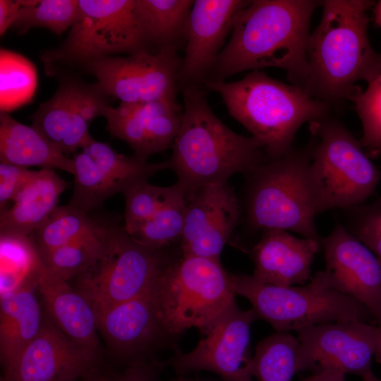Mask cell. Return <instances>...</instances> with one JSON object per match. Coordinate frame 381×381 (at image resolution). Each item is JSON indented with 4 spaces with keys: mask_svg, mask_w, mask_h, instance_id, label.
<instances>
[{
    "mask_svg": "<svg viewBox=\"0 0 381 381\" xmlns=\"http://www.w3.org/2000/svg\"><path fill=\"white\" fill-rule=\"evenodd\" d=\"M148 42L135 0H78V11L64 42L42 56L47 74L59 64L88 62L147 49Z\"/></svg>",
    "mask_w": 381,
    "mask_h": 381,
    "instance_id": "9c48e42d",
    "label": "cell"
},
{
    "mask_svg": "<svg viewBox=\"0 0 381 381\" xmlns=\"http://www.w3.org/2000/svg\"><path fill=\"white\" fill-rule=\"evenodd\" d=\"M136 12L147 41L159 49L176 47L185 35L191 0H135Z\"/></svg>",
    "mask_w": 381,
    "mask_h": 381,
    "instance_id": "d4e9b609",
    "label": "cell"
},
{
    "mask_svg": "<svg viewBox=\"0 0 381 381\" xmlns=\"http://www.w3.org/2000/svg\"><path fill=\"white\" fill-rule=\"evenodd\" d=\"M102 116L110 134L125 141L135 156L147 161L154 154L136 103L121 102L116 107L109 104Z\"/></svg>",
    "mask_w": 381,
    "mask_h": 381,
    "instance_id": "d590c367",
    "label": "cell"
},
{
    "mask_svg": "<svg viewBox=\"0 0 381 381\" xmlns=\"http://www.w3.org/2000/svg\"><path fill=\"white\" fill-rule=\"evenodd\" d=\"M353 102L363 127L360 143L369 157L381 155V73Z\"/></svg>",
    "mask_w": 381,
    "mask_h": 381,
    "instance_id": "8d00e7d4",
    "label": "cell"
},
{
    "mask_svg": "<svg viewBox=\"0 0 381 381\" xmlns=\"http://www.w3.org/2000/svg\"><path fill=\"white\" fill-rule=\"evenodd\" d=\"M298 342L289 332H277L261 340L251 359L256 381H291L298 373Z\"/></svg>",
    "mask_w": 381,
    "mask_h": 381,
    "instance_id": "4316f807",
    "label": "cell"
},
{
    "mask_svg": "<svg viewBox=\"0 0 381 381\" xmlns=\"http://www.w3.org/2000/svg\"><path fill=\"white\" fill-rule=\"evenodd\" d=\"M309 123L315 139L310 177L317 213L362 205L379 183V169L338 121L327 116Z\"/></svg>",
    "mask_w": 381,
    "mask_h": 381,
    "instance_id": "8992f818",
    "label": "cell"
},
{
    "mask_svg": "<svg viewBox=\"0 0 381 381\" xmlns=\"http://www.w3.org/2000/svg\"><path fill=\"white\" fill-rule=\"evenodd\" d=\"M374 14L375 23L381 28V0L375 4Z\"/></svg>",
    "mask_w": 381,
    "mask_h": 381,
    "instance_id": "bcb514c9",
    "label": "cell"
},
{
    "mask_svg": "<svg viewBox=\"0 0 381 381\" xmlns=\"http://www.w3.org/2000/svg\"><path fill=\"white\" fill-rule=\"evenodd\" d=\"M164 333L195 327L207 334L236 304L228 274L219 260L184 256L171 261L154 288Z\"/></svg>",
    "mask_w": 381,
    "mask_h": 381,
    "instance_id": "5b68a950",
    "label": "cell"
},
{
    "mask_svg": "<svg viewBox=\"0 0 381 381\" xmlns=\"http://www.w3.org/2000/svg\"><path fill=\"white\" fill-rule=\"evenodd\" d=\"M1 296L28 282L40 257L33 236L0 234Z\"/></svg>",
    "mask_w": 381,
    "mask_h": 381,
    "instance_id": "f546056e",
    "label": "cell"
},
{
    "mask_svg": "<svg viewBox=\"0 0 381 381\" xmlns=\"http://www.w3.org/2000/svg\"><path fill=\"white\" fill-rule=\"evenodd\" d=\"M231 116L262 144L265 162L292 150L294 138L306 122L327 116L330 106L305 90L275 80L259 70L233 82L206 80Z\"/></svg>",
    "mask_w": 381,
    "mask_h": 381,
    "instance_id": "277c9868",
    "label": "cell"
},
{
    "mask_svg": "<svg viewBox=\"0 0 381 381\" xmlns=\"http://www.w3.org/2000/svg\"><path fill=\"white\" fill-rule=\"evenodd\" d=\"M177 381H189V380H179Z\"/></svg>",
    "mask_w": 381,
    "mask_h": 381,
    "instance_id": "c3c4849f",
    "label": "cell"
},
{
    "mask_svg": "<svg viewBox=\"0 0 381 381\" xmlns=\"http://www.w3.org/2000/svg\"><path fill=\"white\" fill-rule=\"evenodd\" d=\"M183 102L181 126L168 162L187 201L202 187L227 182L236 174H250L265 162L260 142L226 126L198 86L184 87Z\"/></svg>",
    "mask_w": 381,
    "mask_h": 381,
    "instance_id": "3957f363",
    "label": "cell"
},
{
    "mask_svg": "<svg viewBox=\"0 0 381 381\" xmlns=\"http://www.w3.org/2000/svg\"><path fill=\"white\" fill-rule=\"evenodd\" d=\"M314 371L313 374L304 378L303 381H346V375L337 370L319 369Z\"/></svg>",
    "mask_w": 381,
    "mask_h": 381,
    "instance_id": "b9f144b4",
    "label": "cell"
},
{
    "mask_svg": "<svg viewBox=\"0 0 381 381\" xmlns=\"http://www.w3.org/2000/svg\"><path fill=\"white\" fill-rule=\"evenodd\" d=\"M154 288L96 314L98 332L115 353L133 355L164 333Z\"/></svg>",
    "mask_w": 381,
    "mask_h": 381,
    "instance_id": "44dd1931",
    "label": "cell"
},
{
    "mask_svg": "<svg viewBox=\"0 0 381 381\" xmlns=\"http://www.w3.org/2000/svg\"><path fill=\"white\" fill-rule=\"evenodd\" d=\"M106 226L68 204L57 206L32 234L38 250L59 247L97 233Z\"/></svg>",
    "mask_w": 381,
    "mask_h": 381,
    "instance_id": "83f0119b",
    "label": "cell"
},
{
    "mask_svg": "<svg viewBox=\"0 0 381 381\" xmlns=\"http://www.w3.org/2000/svg\"><path fill=\"white\" fill-rule=\"evenodd\" d=\"M311 146L291 150L263 163L250 175L247 215L258 229L291 231L321 240L315 224L317 213L310 177Z\"/></svg>",
    "mask_w": 381,
    "mask_h": 381,
    "instance_id": "52a82bcc",
    "label": "cell"
},
{
    "mask_svg": "<svg viewBox=\"0 0 381 381\" xmlns=\"http://www.w3.org/2000/svg\"><path fill=\"white\" fill-rule=\"evenodd\" d=\"M376 350L375 354V361L381 364V326L375 328Z\"/></svg>",
    "mask_w": 381,
    "mask_h": 381,
    "instance_id": "f6af8a7d",
    "label": "cell"
},
{
    "mask_svg": "<svg viewBox=\"0 0 381 381\" xmlns=\"http://www.w3.org/2000/svg\"><path fill=\"white\" fill-rule=\"evenodd\" d=\"M34 173V170H30L26 167L4 162L0 163L1 212L5 210V206L8 202L14 200Z\"/></svg>",
    "mask_w": 381,
    "mask_h": 381,
    "instance_id": "f35d334b",
    "label": "cell"
},
{
    "mask_svg": "<svg viewBox=\"0 0 381 381\" xmlns=\"http://www.w3.org/2000/svg\"><path fill=\"white\" fill-rule=\"evenodd\" d=\"M136 104L153 153L171 147L181 128L183 112L176 98Z\"/></svg>",
    "mask_w": 381,
    "mask_h": 381,
    "instance_id": "836d02e7",
    "label": "cell"
},
{
    "mask_svg": "<svg viewBox=\"0 0 381 381\" xmlns=\"http://www.w3.org/2000/svg\"><path fill=\"white\" fill-rule=\"evenodd\" d=\"M90 373L80 370H70L59 375L52 381H76L79 377H83Z\"/></svg>",
    "mask_w": 381,
    "mask_h": 381,
    "instance_id": "ee69618b",
    "label": "cell"
},
{
    "mask_svg": "<svg viewBox=\"0 0 381 381\" xmlns=\"http://www.w3.org/2000/svg\"><path fill=\"white\" fill-rule=\"evenodd\" d=\"M345 210L349 217L345 228L381 260V198Z\"/></svg>",
    "mask_w": 381,
    "mask_h": 381,
    "instance_id": "74e56055",
    "label": "cell"
},
{
    "mask_svg": "<svg viewBox=\"0 0 381 381\" xmlns=\"http://www.w3.org/2000/svg\"><path fill=\"white\" fill-rule=\"evenodd\" d=\"M176 47L152 53L142 49L127 56H109L85 64L106 95L123 103L176 98L181 65Z\"/></svg>",
    "mask_w": 381,
    "mask_h": 381,
    "instance_id": "8fae6325",
    "label": "cell"
},
{
    "mask_svg": "<svg viewBox=\"0 0 381 381\" xmlns=\"http://www.w3.org/2000/svg\"><path fill=\"white\" fill-rule=\"evenodd\" d=\"M181 191L176 183L163 187L151 185L147 181L130 188L123 193L126 204L123 229L127 234L131 233Z\"/></svg>",
    "mask_w": 381,
    "mask_h": 381,
    "instance_id": "e575fe53",
    "label": "cell"
},
{
    "mask_svg": "<svg viewBox=\"0 0 381 381\" xmlns=\"http://www.w3.org/2000/svg\"><path fill=\"white\" fill-rule=\"evenodd\" d=\"M83 381H114L116 377L101 372L98 368L87 374Z\"/></svg>",
    "mask_w": 381,
    "mask_h": 381,
    "instance_id": "7bdbcfd3",
    "label": "cell"
},
{
    "mask_svg": "<svg viewBox=\"0 0 381 381\" xmlns=\"http://www.w3.org/2000/svg\"><path fill=\"white\" fill-rule=\"evenodd\" d=\"M80 85L76 80H64L54 95L42 103L30 117L32 126L61 150L76 109Z\"/></svg>",
    "mask_w": 381,
    "mask_h": 381,
    "instance_id": "f1b7e54d",
    "label": "cell"
},
{
    "mask_svg": "<svg viewBox=\"0 0 381 381\" xmlns=\"http://www.w3.org/2000/svg\"><path fill=\"white\" fill-rule=\"evenodd\" d=\"M35 276L43 308L52 321L69 339L98 356L97 318L90 303L41 258Z\"/></svg>",
    "mask_w": 381,
    "mask_h": 381,
    "instance_id": "ffe728a7",
    "label": "cell"
},
{
    "mask_svg": "<svg viewBox=\"0 0 381 381\" xmlns=\"http://www.w3.org/2000/svg\"><path fill=\"white\" fill-rule=\"evenodd\" d=\"M98 356L69 339L44 309L37 337L8 367L1 381H52L64 373L98 368Z\"/></svg>",
    "mask_w": 381,
    "mask_h": 381,
    "instance_id": "ac0fdd59",
    "label": "cell"
},
{
    "mask_svg": "<svg viewBox=\"0 0 381 381\" xmlns=\"http://www.w3.org/2000/svg\"><path fill=\"white\" fill-rule=\"evenodd\" d=\"M171 261L162 249L136 241L123 227H111L102 255L73 287L96 315L153 289Z\"/></svg>",
    "mask_w": 381,
    "mask_h": 381,
    "instance_id": "30bf717a",
    "label": "cell"
},
{
    "mask_svg": "<svg viewBox=\"0 0 381 381\" xmlns=\"http://www.w3.org/2000/svg\"><path fill=\"white\" fill-rule=\"evenodd\" d=\"M22 6L21 0H0V35L12 27Z\"/></svg>",
    "mask_w": 381,
    "mask_h": 381,
    "instance_id": "60d3db41",
    "label": "cell"
},
{
    "mask_svg": "<svg viewBox=\"0 0 381 381\" xmlns=\"http://www.w3.org/2000/svg\"><path fill=\"white\" fill-rule=\"evenodd\" d=\"M66 186L54 169L35 171L12 206L1 212L0 234L32 236L58 206Z\"/></svg>",
    "mask_w": 381,
    "mask_h": 381,
    "instance_id": "7402d4cb",
    "label": "cell"
},
{
    "mask_svg": "<svg viewBox=\"0 0 381 381\" xmlns=\"http://www.w3.org/2000/svg\"><path fill=\"white\" fill-rule=\"evenodd\" d=\"M73 159L75 179L68 204L87 214L110 197L123 194L157 172L170 168L168 160L150 163L135 155L119 153L109 144L95 139L75 153Z\"/></svg>",
    "mask_w": 381,
    "mask_h": 381,
    "instance_id": "7c38bea8",
    "label": "cell"
},
{
    "mask_svg": "<svg viewBox=\"0 0 381 381\" xmlns=\"http://www.w3.org/2000/svg\"><path fill=\"white\" fill-rule=\"evenodd\" d=\"M361 379L363 381H381V379L375 375L373 370H369L365 373Z\"/></svg>",
    "mask_w": 381,
    "mask_h": 381,
    "instance_id": "7dc6e473",
    "label": "cell"
},
{
    "mask_svg": "<svg viewBox=\"0 0 381 381\" xmlns=\"http://www.w3.org/2000/svg\"><path fill=\"white\" fill-rule=\"evenodd\" d=\"M321 245L324 282L363 304L381 326V260L340 223Z\"/></svg>",
    "mask_w": 381,
    "mask_h": 381,
    "instance_id": "9a60e30c",
    "label": "cell"
},
{
    "mask_svg": "<svg viewBox=\"0 0 381 381\" xmlns=\"http://www.w3.org/2000/svg\"><path fill=\"white\" fill-rule=\"evenodd\" d=\"M37 85V71L33 64L19 54L1 49V113H8L30 102Z\"/></svg>",
    "mask_w": 381,
    "mask_h": 381,
    "instance_id": "4dcf8cb0",
    "label": "cell"
},
{
    "mask_svg": "<svg viewBox=\"0 0 381 381\" xmlns=\"http://www.w3.org/2000/svg\"><path fill=\"white\" fill-rule=\"evenodd\" d=\"M321 240L298 238L282 229L264 230L252 250V276L261 282L277 286L303 285L310 278L311 266Z\"/></svg>",
    "mask_w": 381,
    "mask_h": 381,
    "instance_id": "d6986e66",
    "label": "cell"
},
{
    "mask_svg": "<svg viewBox=\"0 0 381 381\" xmlns=\"http://www.w3.org/2000/svg\"><path fill=\"white\" fill-rule=\"evenodd\" d=\"M322 1L254 0L237 16L229 42L208 80H224L244 71L275 67L303 89L308 75L306 47L310 18Z\"/></svg>",
    "mask_w": 381,
    "mask_h": 381,
    "instance_id": "6da1fadb",
    "label": "cell"
},
{
    "mask_svg": "<svg viewBox=\"0 0 381 381\" xmlns=\"http://www.w3.org/2000/svg\"><path fill=\"white\" fill-rule=\"evenodd\" d=\"M229 279L234 293L250 301L256 318L267 322L277 332L339 321L368 323L373 318L360 302L328 287L320 272L301 286L266 284L246 274H229Z\"/></svg>",
    "mask_w": 381,
    "mask_h": 381,
    "instance_id": "ba28073f",
    "label": "cell"
},
{
    "mask_svg": "<svg viewBox=\"0 0 381 381\" xmlns=\"http://www.w3.org/2000/svg\"><path fill=\"white\" fill-rule=\"evenodd\" d=\"M367 0L322 1L320 20L306 47L308 75L304 85L311 97L329 106L354 101L362 91L360 80L370 83L381 73V53L368 35Z\"/></svg>",
    "mask_w": 381,
    "mask_h": 381,
    "instance_id": "7a4b0ae2",
    "label": "cell"
},
{
    "mask_svg": "<svg viewBox=\"0 0 381 381\" xmlns=\"http://www.w3.org/2000/svg\"><path fill=\"white\" fill-rule=\"evenodd\" d=\"M164 366L155 361L136 360L114 381H155Z\"/></svg>",
    "mask_w": 381,
    "mask_h": 381,
    "instance_id": "ab89813d",
    "label": "cell"
},
{
    "mask_svg": "<svg viewBox=\"0 0 381 381\" xmlns=\"http://www.w3.org/2000/svg\"><path fill=\"white\" fill-rule=\"evenodd\" d=\"M0 159L26 168L35 166L75 173L73 158L66 156L32 125H25L6 112L0 115Z\"/></svg>",
    "mask_w": 381,
    "mask_h": 381,
    "instance_id": "cb8c5ba5",
    "label": "cell"
},
{
    "mask_svg": "<svg viewBox=\"0 0 381 381\" xmlns=\"http://www.w3.org/2000/svg\"><path fill=\"white\" fill-rule=\"evenodd\" d=\"M12 27L18 34H25L33 28H45L61 35L71 27L78 11V0L21 1Z\"/></svg>",
    "mask_w": 381,
    "mask_h": 381,
    "instance_id": "1f68e13d",
    "label": "cell"
},
{
    "mask_svg": "<svg viewBox=\"0 0 381 381\" xmlns=\"http://www.w3.org/2000/svg\"><path fill=\"white\" fill-rule=\"evenodd\" d=\"M251 1L196 0L188 19L185 56L178 83L184 87L206 80L240 13Z\"/></svg>",
    "mask_w": 381,
    "mask_h": 381,
    "instance_id": "2e32d148",
    "label": "cell"
},
{
    "mask_svg": "<svg viewBox=\"0 0 381 381\" xmlns=\"http://www.w3.org/2000/svg\"><path fill=\"white\" fill-rule=\"evenodd\" d=\"M253 309L243 310L236 304L229 309L191 351L179 353L167 364L179 373L208 370L224 381H253L249 355Z\"/></svg>",
    "mask_w": 381,
    "mask_h": 381,
    "instance_id": "5bb4252c",
    "label": "cell"
},
{
    "mask_svg": "<svg viewBox=\"0 0 381 381\" xmlns=\"http://www.w3.org/2000/svg\"><path fill=\"white\" fill-rule=\"evenodd\" d=\"M238 217V200L227 182L200 188L188 200L182 255L219 260Z\"/></svg>",
    "mask_w": 381,
    "mask_h": 381,
    "instance_id": "e0dca14e",
    "label": "cell"
},
{
    "mask_svg": "<svg viewBox=\"0 0 381 381\" xmlns=\"http://www.w3.org/2000/svg\"><path fill=\"white\" fill-rule=\"evenodd\" d=\"M35 272L16 291L1 296L0 360L4 369L21 353L39 334L44 310L37 297Z\"/></svg>",
    "mask_w": 381,
    "mask_h": 381,
    "instance_id": "603a6c76",
    "label": "cell"
},
{
    "mask_svg": "<svg viewBox=\"0 0 381 381\" xmlns=\"http://www.w3.org/2000/svg\"><path fill=\"white\" fill-rule=\"evenodd\" d=\"M375 326L348 320L311 325L297 332L298 373L330 369L361 377L372 370Z\"/></svg>",
    "mask_w": 381,
    "mask_h": 381,
    "instance_id": "4fadbf2b",
    "label": "cell"
},
{
    "mask_svg": "<svg viewBox=\"0 0 381 381\" xmlns=\"http://www.w3.org/2000/svg\"><path fill=\"white\" fill-rule=\"evenodd\" d=\"M187 204L186 195L181 191L154 216L128 234L142 244L163 249L181 240Z\"/></svg>",
    "mask_w": 381,
    "mask_h": 381,
    "instance_id": "d6a6232c",
    "label": "cell"
},
{
    "mask_svg": "<svg viewBox=\"0 0 381 381\" xmlns=\"http://www.w3.org/2000/svg\"><path fill=\"white\" fill-rule=\"evenodd\" d=\"M111 228L46 250H38L43 263L61 279L74 280L91 268L102 255Z\"/></svg>",
    "mask_w": 381,
    "mask_h": 381,
    "instance_id": "484cf974",
    "label": "cell"
}]
</instances>
